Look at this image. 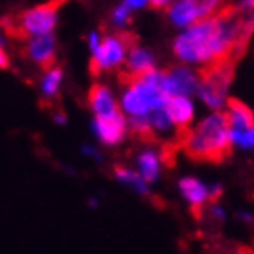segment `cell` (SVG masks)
<instances>
[{
	"mask_svg": "<svg viewBox=\"0 0 254 254\" xmlns=\"http://www.w3.org/2000/svg\"><path fill=\"white\" fill-rule=\"evenodd\" d=\"M149 125H151V131L154 134H168L173 129H176L167 110L154 111L151 116H149Z\"/></svg>",
	"mask_w": 254,
	"mask_h": 254,
	"instance_id": "cell-20",
	"label": "cell"
},
{
	"mask_svg": "<svg viewBox=\"0 0 254 254\" xmlns=\"http://www.w3.org/2000/svg\"><path fill=\"white\" fill-rule=\"evenodd\" d=\"M208 213H210V216L216 222H225L227 220V210L219 202H211L210 208H208Z\"/></svg>",
	"mask_w": 254,
	"mask_h": 254,
	"instance_id": "cell-24",
	"label": "cell"
},
{
	"mask_svg": "<svg viewBox=\"0 0 254 254\" xmlns=\"http://www.w3.org/2000/svg\"><path fill=\"white\" fill-rule=\"evenodd\" d=\"M208 190H210V203L211 202H219V199L223 194V187L220 182H213L208 185Z\"/></svg>",
	"mask_w": 254,
	"mask_h": 254,
	"instance_id": "cell-26",
	"label": "cell"
},
{
	"mask_svg": "<svg viewBox=\"0 0 254 254\" xmlns=\"http://www.w3.org/2000/svg\"><path fill=\"white\" fill-rule=\"evenodd\" d=\"M114 177L119 184L125 185L127 188L132 190L134 192L140 194V196H146L151 191L149 184L143 181V177L134 170L128 167H116L114 168Z\"/></svg>",
	"mask_w": 254,
	"mask_h": 254,
	"instance_id": "cell-18",
	"label": "cell"
},
{
	"mask_svg": "<svg viewBox=\"0 0 254 254\" xmlns=\"http://www.w3.org/2000/svg\"><path fill=\"white\" fill-rule=\"evenodd\" d=\"M59 23V5L42 3L28 8L19 17V29L29 37L51 36Z\"/></svg>",
	"mask_w": 254,
	"mask_h": 254,
	"instance_id": "cell-6",
	"label": "cell"
},
{
	"mask_svg": "<svg viewBox=\"0 0 254 254\" xmlns=\"http://www.w3.org/2000/svg\"><path fill=\"white\" fill-rule=\"evenodd\" d=\"M53 121H54V124L59 125V127H65V125L68 124V119H66V116H65L64 113H56V114L53 116Z\"/></svg>",
	"mask_w": 254,
	"mask_h": 254,
	"instance_id": "cell-30",
	"label": "cell"
},
{
	"mask_svg": "<svg viewBox=\"0 0 254 254\" xmlns=\"http://www.w3.org/2000/svg\"><path fill=\"white\" fill-rule=\"evenodd\" d=\"M56 54H57V42L54 34L29 37L26 40V56L29 57V61H33L34 64H37L45 69L54 66Z\"/></svg>",
	"mask_w": 254,
	"mask_h": 254,
	"instance_id": "cell-10",
	"label": "cell"
},
{
	"mask_svg": "<svg viewBox=\"0 0 254 254\" xmlns=\"http://www.w3.org/2000/svg\"><path fill=\"white\" fill-rule=\"evenodd\" d=\"M163 168V156L156 148H143L136 156V171L149 185L159 181Z\"/></svg>",
	"mask_w": 254,
	"mask_h": 254,
	"instance_id": "cell-14",
	"label": "cell"
},
{
	"mask_svg": "<svg viewBox=\"0 0 254 254\" xmlns=\"http://www.w3.org/2000/svg\"><path fill=\"white\" fill-rule=\"evenodd\" d=\"M223 113L227 116L230 129H247L250 127H254L253 110L241 100L230 99L228 105Z\"/></svg>",
	"mask_w": 254,
	"mask_h": 254,
	"instance_id": "cell-16",
	"label": "cell"
},
{
	"mask_svg": "<svg viewBox=\"0 0 254 254\" xmlns=\"http://www.w3.org/2000/svg\"><path fill=\"white\" fill-rule=\"evenodd\" d=\"M102 40H103V36H100V33L99 31H89V34H88V37H86V45H88V50H89V54H94L97 50H99V47L102 45Z\"/></svg>",
	"mask_w": 254,
	"mask_h": 254,
	"instance_id": "cell-25",
	"label": "cell"
},
{
	"mask_svg": "<svg viewBox=\"0 0 254 254\" xmlns=\"http://www.w3.org/2000/svg\"><path fill=\"white\" fill-rule=\"evenodd\" d=\"M80 151H82V154H83L86 159H89V160H94V162H97V163H100V162L103 160V156H102V153L99 151V148L94 146V145H91V143H83V145L80 146Z\"/></svg>",
	"mask_w": 254,
	"mask_h": 254,
	"instance_id": "cell-23",
	"label": "cell"
},
{
	"mask_svg": "<svg viewBox=\"0 0 254 254\" xmlns=\"http://www.w3.org/2000/svg\"><path fill=\"white\" fill-rule=\"evenodd\" d=\"M230 145L242 151H254V127L247 129H230Z\"/></svg>",
	"mask_w": 254,
	"mask_h": 254,
	"instance_id": "cell-19",
	"label": "cell"
},
{
	"mask_svg": "<svg viewBox=\"0 0 254 254\" xmlns=\"http://www.w3.org/2000/svg\"><path fill=\"white\" fill-rule=\"evenodd\" d=\"M91 131L102 145L117 146L128 137L131 129L127 116L119 111L108 117H94L91 121Z\"/></svg>",
	"mask_w": 254,
	"mask_h": 254,
	"instance_id": "cell-8",
	"label": "cell"
},
{
	"mask_svg": "<svg viewBox=\"0 0 254 254\" xmlns=\"http://www.w3.org/2000/svg\"><path fill=\"white\" fill-rule=\"evenodd\" d=\"M237 219L244 222L245 225H250V227H254V213L250 211V210H241V211H237Z\"/></svg>",
	"mask_w": 254,
	"mask_h": 254,
	"instance_id": "cell-28",
	"label": "cell"
},
{
	"mask_svg": "<svg viewBox=\"0 0 254 254\" xmlns=\"http://www.w3.org/2000/svg\"><path fill=\"white\" fill-rule=\"evenodd\" d=\"M64 69L59 66H51L43 72V76L39 80V91L42 97L47 100L56 99L59 96L64 85Z\"/></svg>",
	"mask_w": 254,
	"mask_h": 254,
	"instance_id": "cell-17",
	"label": "cell"
},
{
	"mask_svg": "<svg viewBox=\"0 0 254 254\" xmlns=\"http://www.w3.org/2000/svg\"><path fill=\"white\" fill-rule=\"evenodd\" d=\"M165 110L170 114L171 121L177 129L190 128L194 124V121H196L197 108H196V102H194L192 96L171 97Z\"/></svg>",
	"mask_w": 254,
	"mask_h": 254,
	"instance_id": "cell-12",
	"label": "cell"
},
{
	"mask_svg": "<svg viewBox=\"0 0 254 254\" xmlns=\"http://www.w3.org/2000/svg\"><path fill=\"white\" fill-rule=\"evenodd\" d=\"M125 68L131 76V79L142 77L145 74L157 69L156 68V56L151 50L140 47V45H132L128 53V57H127Z\"/></svg>",
	"mask_w": 254,
	"mask_h": 254,
	"instance_id": "cell-15",
	"label": "cell"
},
{
	"mask_svg": "<svg viewBox=\"0 0 254 254\" xmlns=\"http://www.w3.org/2000/svg\"><path fill=\"white\" fill-rule=\"evenodd\" d=\"M202 74L187 65H177L163 72V85L171 97L176 96H196Z\"/></svg>",
	"mask_w": 254,
	"mask_h": 254,
	"instance_id": "cell-9",
	"label": "cell"
},
{
	"mask_svg": "<svg viewBox=\"0 0 254 254\" xmlns=\"http://www.w3.org/2000/svg\"><path fill=\"white\" fill-rule=\"evenodd\" d=\"M88 203H89V206H91V208H97L99 206V199L97 197H94V199L91 197V199L88 200Z\"/></svg>",
	"mask_w": 254,
	"mask_h": 254,
	"instance_id": "cell-31",
	"label": "cell"
},
{
	"mask_svg": "<svg viewBox=\"0 0 254 254\" xmlns=\"http://www.w3.org/2000/svg\"><path fill=\"white\" fill-rule=\"evenodd\" d=\"M88 105L94 117H108L121 111V105L113 89L103 83H96L89 89Z\"/></svg>",
	"mask_w": 254,
	"mask_h": 254,
	"instance_id": "cell-11",
	"label": "cell"
},
{
	"mask_svg": "<svg viewBox=\"0 0 254 254\" xmlns=\"http://www.w3.org/2000/svg\"><path fill=\"white\" fill-rule=\"evenodd\" d=\"M185 151L197 160L219 162L228 154L230 127L225 113H208L184 139Z\"/></svg>",
	"mask_w": 254,
	"mask_h": 254,
	"instance_id": "cell-2",
	"label": "cell"
},
{
	"mask_svg": "<svg viewBox=\"0 0 254 254\" xmlns=\"http://www.w3.org/2000/svg\"><path fill=\"white\" fill-rule=\"evenodd\" d=\"M219 2L216 0H177L165 9L168 22L179 31L197 25L199 22L217 14Z\"/></svg>",
	"mask_w": 254,
	"mask_h": 254,
	"instance_id": "cell-5",
	"label": "cell"
},
{
	"mask_svg": "<svg viewBox=\"0 0 254 254\" xmlns=\"http://www.w3.org/2000/svg\"><path fill=\"white\" fill-rule=\"evenodd\" d=\"M9 65V57L6 56V51H5V40L2 39V47H0V66L2 68H6Z\"/></svg>",
	"mask_w": 254,
	"mask_h": 254,
	"instance_id": "cell-29",
	"label": "cell"
},
{
	"mask_svg": "<svg viewBox=\"0 0 254 254\" xmlns=\"http://www.w3.org/2000/svg\"><path fill=\"white\" fill-rule=\"evenodd\" d=\"M177 190L182 199L191 208H202L210 202V190H208V185L194 176H184L179 179Z\"/></svg>",
	"mask_w": 254,
	"mask_h": 254,
	"instance_id": "cell-13",
	"label": "cell"
},
{
	"mask_svg": "<svg viewBox=\"0 0 254 254\" xmlns=\"http://www.w3.org/2000/svg\"><path fill=\"white\" fill-rule=\"evenodd\" d=\"M245 37L242 16L220 11L179 33L173 40V53L182 65L208 69L227 62Z\"/></svg>",
	"mask_w": 254,
	"mask_h": 254,
	"instance_id": "cell-1",
	"label": "cell"
},
{
	"mask_svg": "<svg viewBox=\"0 0 254 254\" xmlns=\"http://www.w3.org/2000/svg\"><path fill=\"white\" fill-rule=\"evenodd\" d=\"M162 69H154L142 77L131 79L119 97L121 111L127 119L149 117L154 111L165 110L171 96L163 85Z\"/></svg>",
	"mask_w": 254,
	"mask_h": 254,
	"instance_id": "cell-3",
	"label": "cell"
},
{
	"mask_svg": "<svg viewBox=\"0 0 254 254\" xmlns=\"http://www.w3.org/2000/svg\"><path fill=\"white\" fill-rule=\"evenodd\" d=\"M132 11L129 9V6L125 3V0L124 2H121L119 5H116L110 14V22L114 28L117 29H124L129 25L131 22V17H132Z\"/></svg>",
	"mask_w": 254,
	"mask_h": 254,
	"instance_id": "cell-21",
	"label": "cell"
},
{
	"mask_svg": "<svg viewBox=\"0 0 254 254\" xmlns=\"http://www.w3.org/2000/svg\"><path fill=\"white\" fill-rule=\"evenodd\" d=\"M231 76L233 65L230 64V61L208 68L202 74L196 97L203 107L210 110V113L225 111L230 102L228 94L231 86Z\"/></svg>",
	"mask_w": 254,
	"mask_h": 254,
	"instance_id": "cell-4",
	"label": "cell"
},
{
	"mask_svg": "<svg viewBox=\"0 0 254 254\" xmlns=\"http://www.w3.org/2000/svg\"><path fill=\"white\" fill-rule=\"evenodd\" d=\"M125 3L129 6V9L132 12H137V11H143L148 6H151V2L149 0H125Z\"/></svg>",
	"mask_w": 254,
	"mask_h": 254,
	"instance_id": "cell-27",
	"label": "cell"
},
{
	"mask_svg": "<svg viewBox=\"0 0 254 254\" xmlns=\"http://www.w3.org/2000/svg\"><path fill=\"white\" fill-rule=\"evenodd\" d=\"M131 45L128 39L119 34L103 36L99 50L91 56L93 68L96 71H111L121 65H125Z\"/></svg>",
	"mask_w": 254,
	"mask_h": 254,
	"instance_id": "cell-7",
	"label": "cell"
},
{
	"mask_svg": "<svg viewBox=\"0 0 254 254\" xmlns=\"http://www.w3.org/2000/svg\"><path fill=\"white\" fill-rule=\"evenodd\" d=\"M128 124H129L131 132L139 134L142 137L149 132H153L151 125H149V117H132V119H128Z\"/></svg>",
	"mask_w": 254,
	"mask_h": 254,
	"instance_id": "cell-22",
	"label": "cell"
}]
</instances>
